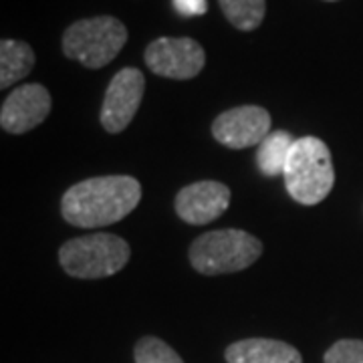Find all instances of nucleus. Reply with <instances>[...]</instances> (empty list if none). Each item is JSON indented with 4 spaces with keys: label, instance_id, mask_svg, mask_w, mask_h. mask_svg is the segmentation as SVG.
Instances as JSON below:
<instances>
[{
    "label": "nucleus",
    "instance_id": "nucleus-1",
    "mask_svg": "<svg viewBox=\"0 0 363 363\" xmlns=\"http://www.w3.org/2000/svg\"><path fill=\"white\" fill-rule=\"evenodd\" d=\"M142 200L133 176H97L73 184L61 198V214L71 226L101 228L123 220Z\"/></svg>",
    "mask_w": 363,
    "mask_h": 363
},
{
    "label": "nucleus",
    "instance_id": "nucleus-2",
    "mask_svg": "<svg viewBox=\"0 0 363 363\" xmlns=\"http://www.w3.org/2000/svg\"><path fill=\"white\" fill-rule=\"evenodd\" d=\"M286 192L303 206H315L331 194L335 186L333 157L327 143L315 135L298 138L286 162Z\"/></svg>",
    "mask_w": 363,
    "mask_h": 363
},
{
    "label": "nucleus",
    "instance_id": "nucleus-3",
    "mask_svg": "<svg viewBox=\"0 0 363 363\" xmlns=\"http://www.w3.org/2000/svg\"><path fill=\"white\" fill-rule=\"evenodd\" d=\"M262 255V242L240 228L210 230L198 236L190 247V264L206 277L238 272L255 264Z\"/></svg>",
    "mask_w": 363,
    "mask_h": 363
},
{
    "label": "nucleus",
    "instance_id": "nucleus-4",
    "mask_svg": "<svg viewBox=\"0 0 363 363\" xmlns=\"http://www.w3.org/2000/svg\"><path fill=\"white\" fill-rule=\"evenodd\" d=\"M130 257V245L109 233L77 236L59 248V262L63 271L75 279L113 277L128 264Z\"/></svg>",
    "mask_w": 363,
    "mask_h": 363
},
{
    "label": "nucleus",
    "instance_id": "nucleus-5",
    "mask_svg": "<svg viewBox=\"0 0 363 363\" xmlns=\"http://www.w3.org/2000/svg\"><path fill=\"white\" fill-rule=\"evenodd\" d=\"M128 43V28L116 16H93L77 21L63 33L61 47L67 59L87 69H101L116 59Z\"/></svg>",
    "mask_w": 363,
    "mask_h": 363
},
{
    "label": "nucleus",
    "instance_id": "nucleus-6",
    "mask_svg": "<svg viewBox=\"0 0 363 363\" xmlns=\"http://www.w3.org/2000/svg\"><path fill=\"white\" fill-rule=\"evenodd\" d=\"M143 59L152 73L176 81L194 79L206 65V52L202 45L188 37L156 39L147 45Z\"/></svg>",
    "mask_w": 363,
    "mask_h": 363
},
{
    "label": "nucleus",
    "instance_id": "nucleus-7",
    "mask_svg": "<svg viewBox=\"0 0 363 363\" xmlns=\"http://www.w3.org/2000/svg\"><path fill=\"white\" fill-rule=\"evenodd\" d=\"M145 91V77L140 69L125 67L109 81L101 105V125L109 133H121L138 113Z\"/></svg>",
    "mask_w": 363,
    "mask_h": 363
},
{
    "label": "nucleus",
    "instance_id": "nucleus-8",
    "mask_svg": "<svg viewBox=\"0 0 363 363\" xmlns=\"http://www.w3.org/2000/svg\"><path fill=\"white\" fill-rule=\"evenodd\" d=\"M271 133V113L259 105H240L222 111L212 123V135L230 150L260 145Z\"/></svg>",
    "mask_w": 363,
    "mask_h": 363
},
{
    "label": "nucleus",
    "instance_id": "nucleus-9",
    "mask_svg": "<svg viewBox=\"0 0 363 363\" xmlns=\"http://www.w3.org/2000/svg\"><path fill=\"white\" fill-rule=\"evenodd\" d=\"M51 93L40 83H26L9 93L0 109L2 130L21 135L33 131L51 113Z\"/></svg>",
    "mask_w": 363,
    "mask_h": 363
},
{
    "label": "nucleus",
    "instance_id": "nucleus-10",
    "mask_svg": "<svg viewBox=\"0 0 363 363\" xmlns=\"http://www.w3.org/2000/svg\"><path fill=\"white\" fill-rule=\"evenodd\" d=\"M230 204V188L216 180H200L182 188L174 208L182 220L204 226L220 218Z\"/></svg>",
    "mask_w": 363,
    "mask_h": 363
},
{
    "label": "nucleus",
    "instance_id": "nucleus-11",
    "mask_svg": "<svg viewBox=\"0 0 363 363\" xmlns=\"http://www.w3.org/2000/svg\"><path fill=\"white\" fill-rule=\"evenodd\" d=\"M224 359L228 363H303V355L286 341L252 337L228 345Z\"/></svg>",
    "mask_w": 363,
    "mask_h": 363
},
{
    "label": "nucleus",
    "instance_id": "nucleus-12",
    "mask_svg": "<svg viewBox=\"0 0 363 363\" xmlns=\"http://www.w3.org/2000/svg\"><path fill=\"white\" fill-rule=\"evenodd\" d=\"M35 67V51L23 40L2 39L0 43V87L9 89L11 85L23 81Z\"/></svg>",
    "mask_w": 363,
    "mask_h": 363
},
{
    "label": "nucleus",
    "instance_id": "nucleus-13",
    "mask_svg": "<svg viewBox=\"0 0 363 363\" xmlns=\"http://www.w3.org/2000/svg\"><path fill=\"white\" fill-rule=\"evenodd\" d=\"M295 142L297 140L289 131H271L269 138L260 143L257 150V164H259L260 172L269 178L283 176Z\"/></svg>",
    "mask_w": 363,
    "mask_h": 363
},
{
    "label": "nucleus",
    "instance_id": "nucleus-14",
    "mask_svg": "<svg viewBox=\"0 0 363 363\" xmlns=\"http://www.w3.org/2000/svg\"><path fill=\"white\" fill-rule=\"evenodd\" d=\"M218 4L226 21L238 30L259 28L267 11V0H218Z\"/></svg>",
    "mask_w": 363,
    "mask_h": 363
},
{
    "label": "nucleus",
    "instance_id": "nucleus-15",
    "mask_svg": "<svg viewBox=\"0 0 363 363\" xmlns=\"http://www.w3.org/2000/svg\"><path fill=\"white\" fill-rule=\"evenodd\" d=\"M133 357L135 363H184L176 350H172L166 341L154 335L142 337L135 343Z\"/></svg>",
    "mask_w": 363,
    "mask_h": 363
},
{
    "label": "nucleus",
    "instance_id": "nucleus-16",
    "mask_svg": "<svg viewBox=\"0 0 363 363\" xmlns=\"http://www.w3.org/2000/svg\"><path fill=\"white\" fill-rule=\"evenodd\" d=\"M325 363H363L362 339H341L325 351Z\"/></svg>",
    "mask_w": 363,
    "mask_h": 363
},
{
    "label": "nucleus",
    "instance_id": "nucleus-17",
    "mask_svg": "<svg viewBox=\"0 0 363 363\" xmlns=\"http://www.w3.org/2000/svg\"><path fill=\"white\" fill-rule=\"evenodd\" d=\"M176 13L190 18V16H200L208 11V0H172Z\"/></svg>",
    "mask_w": 363,
    "mask_h": 363
},
{
    "label": "nucleus",
    "instance_id": "nucleus-18",
    "mask_svg": "<svg viewBox=\"0 0 363 363\" xmlns=\"http://www.w3.org/2000/svg\"><path fill=\"white\" fill-rule=\"evenodd\" d=\"M327 2H337V0H327Z\"/></svg>",
    "mask_w": 363,
    "mask_h": 363
}]
</instances>
